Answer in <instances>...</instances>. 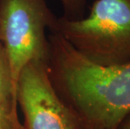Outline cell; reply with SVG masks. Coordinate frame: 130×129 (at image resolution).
<instances>
[{
  "label": "cell",
  "instance_id": "7a4b0ae2",
  "mask_svg": "<svg viewBox=\"0 0 130 129\" xmlns=\"http://www.w3.org/2000/svg\"><path fill=\"white\" fill-rule=\"evenodd\" d=\"M49 30L98 65L130 62V0H95L87 17L56 16Z\"/></svg>",
  "mask_w": 130,
  "mask_h": 129
},
{
  "label": "cell",
  "instance_id": "8992f818",
  "mask_svg": "<svg viewBox=\"0 0 130 129\" xmlns=\"http://www.w3.org/2000/svg\"><path fill=\"white\" fill-rule=\"evenodd\" d=\"M0 129H24L19 123L13 106H0Z\"/></svg>",
  "mask_w": 130,
  "mask_h": 129
},
{
  "label": "cell",
  "instance_id": "52a82bcc",
  "mask_svg": "<svg viewBox=\"0 0 130 129\" xmlns=\"http://www.w3.org/2000/svg\"><path fill=\"white\" fill-rule=\"evenodd\" d=\"M64 11V17L77 20L83 17L87 0H59Z\"/></svg>",
  "mask_w": 130,
  "mask_h": 129
},
{
  "label": "cell",
  "instance_id": "5b68a950",
  "mask_svg": "<svg viewBox=\"0 0 130 129\" xmlns=\"http://www.w3.org/2000/svg\"><path fill=\"white\" fill-rule=\"evenodd\" d=\"M17 103L9 59L0 41V106H12L17 108Z\"/></svg>",
  "mask_w": 130,
  "mask_h": 129
},
{
  "label": "cell",
  "instance_id": "ba28073f",
  "mask_svg": "<svg viewBox=\"0 0 130 129\" xmlns=\"http://www.w3.org/2000/svg\"><path fill=\"white\" fill-rule=\"evenodd\" d=\"M117 129H130V112L122 120Z\"/></svg>",
  "mask_w": 130,
  "mask_h": 129
},
{
  "label": "cell",
  "instance_id": "277c9868",
  "mask_svg": "<svg viewBox=\"0 0 130 129\" xmlns=\"http://www.w3.org/2000/svg\"><path fill=\"white\" fill-rule=\"evenodd\" d=\"M17 102L25 119V129H88L61 99L51 81L48 61H33L21 71Z\"/></svg>",
  "mask_w": 130,
  "mask_h": 129
},
{
  "label": "cell",
  "instance_id": "6da1fadb",
  "mask_svg": "<svg viewBox=\"0 0 130 129\" xmlns=\"http://www.w3.org/2000/svg\"><path fill=\"white\" fill-rule=\"evenodd\" d=\"M48 41L50 76L64 101L88 129H117L130 112V62L104 66L56 33Z\"/></svg>",
  "mask_w": 130,
  "mask_h": 129
},
{
  "label": "cell",
  "instance_id": "3957f363",
  "mask_svg": "<svg viewBox=\"0 0 130 129\" xmlns=\"http://www.w3.org/2000/svg\"><path fill=\"white\" fill-rule=\"evenodd\" d=\"M56 16L46 0H0V41L9 59L13 90L30 62L48 61L50 29Z\"/></svg>",
  "mask_w": 130,
  "mask_h": 129
}]
</instances>
